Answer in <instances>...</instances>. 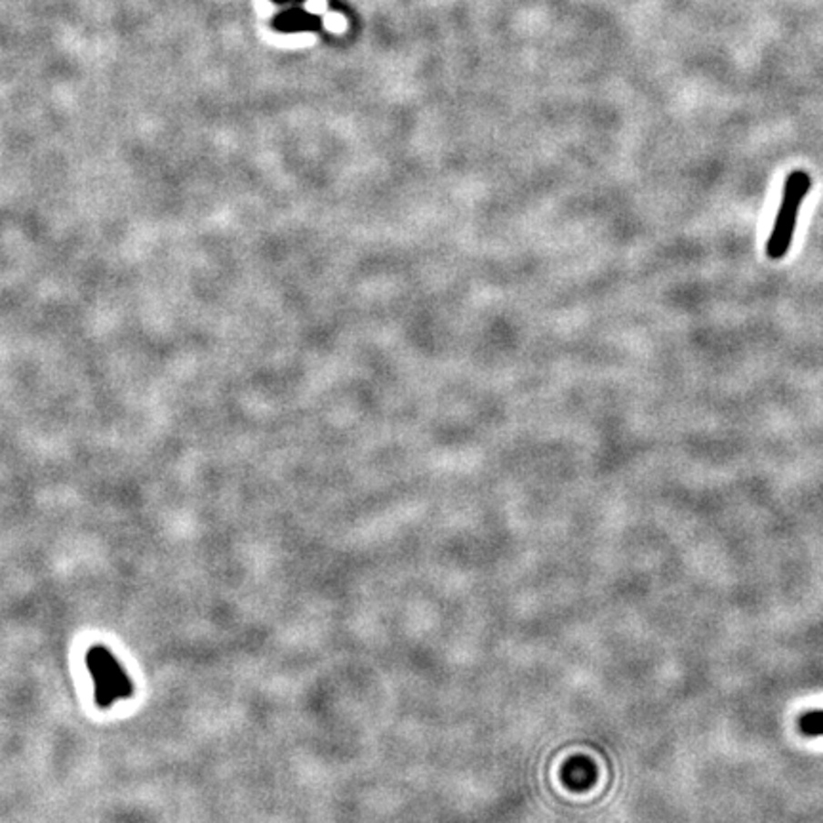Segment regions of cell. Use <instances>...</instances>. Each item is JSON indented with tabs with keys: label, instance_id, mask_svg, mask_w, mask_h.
<instances>
[{
	"label": "cell",
	"instance_id": "3",
	"mask_svg": "<svg viewBox=\"0 0 823 823\" xmlns=\"http://www.w3.org/2000/svg\"><path fill=\"white\" fill-rule=\"evenodd\" d=\"M273 27L280 33H301V31H318L323 27V19L315 14H309L301 8H288L280 12L273 19Z\"/></svg>",
	"mask_w": 823,
	"mask_h": 823
},
{
	"label": "cell",
	"instance_id": "4",
	"mask_svg": "<svg viewBox=\"0 0 823 823\" xmlns=\"http://www.w3.org/2000/svg\"><path fill=\"white\" fill-rule=\"evenodd\" d=\"M798 727L807 736H823V711H810L802 715Z\"/></svg>",
	"mask_w": 823,
	"mask_h": 823
},
{
	"label": "cell",
	"instance_id": "1",
	"mask_svg": "<svg viewBox=\"0 0 823 823\" xmlns=\"http://www.w3.org/2000/svg\"><path fill=\"white\" fill-rule=\"evenodd\" d=\"M810 189L812 177L807 170H795L788 176L784 196H781V205L767 243V256L774 259V262H779V259H784L789 254L798 222V212Z\"/></svg>",
	"mask_w": 823,
	"mask_h": 823
},
{
	"label": "cell",
	"instance_id": "2",
	"mask_svg": "<svg viewBox=\"0 0 823 823\" xmlns=\"http://www.w3.org/2000/svg\"><path fill=\"white\" fill-rule=\"evenodd\" d=\"M86 666L94 678L97 706L111 708L116 699L130 698L134 692L132 680L120 667L116 657L104 647H94L86 654Z\"/></svg>",
	"mask_w": 823,
	"mask_h": 823
},
{
	"label": "cell",
	"instance_id": "5",
	"mask_svg": "<svg viewBox=\"0 0 823 823\" xmlns=\"http://www.w3.org/2000/svg\"><path fill=\"white\" fill-rule=\"evenodd\" d=\"M276 5H290V3H299V0H273Z\"/></svg>",
	"mask_w": 823,
	"mask_h": 823
}]
</instances>
